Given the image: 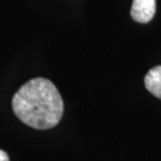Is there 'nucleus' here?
Here are the masks:
<instances>
[{
  "mask_svg": "<svg viewBox=\"0 0 161 161\" xmlns=\"http://www.w3.org/2000/svg\"><path fill=\"white\" fill-rule=\"evenodd\" d=\"M146 88L154 96L161 99V66H156L144 76Z\"/></svg>",
  "mask_w": 161,
  "mask_h": 161,
  "instance_id": "obj_3",
  "label": "nucleus"
},
{
  "mask_svg": "<svg viewBox=\"0 0 161 161\" xmlns=\"http://www.w3.org/2000/svg\"><path fill=\"white\" fill-rule=\"evenodd\" d=\"M12 106L19 119L37 130L56 127L64 113V103L59 90L53 82L44 78L25 83L15 93Z\"/></svg>",
  "mask_w": 161,
  "mask_h": 161,
  "instance_id": "obj_1",
  "label": "nucleus"
},
{
  "mask_svg": "<svg viewBox=\"0 0 161 161\" xmlns=\"http://www.w3.org/2000/svg\"><path fill=\"white\" fill-rule=\"evenodd\" d=\"M0 161H9L8 155L2 150H0Z\"/></svg>",
  "mask_w": 161,
  "mask_h": 161,
  "instance_id": "obj_4",
  "label": "nucleus"
},
{
  "mask_svg": "<svg viewBox=\"0 0 161 161\" xmlns=\"http://www.w3.org/2000/svg\"><path fill=\"white\" fill-rule=\"evenodd\" d=\"M156 13V0H133L131 17L138 23H147Z\"/></svg>",
  "mask_w": 161,
  "mask_h": 161,
  "instance_id": "obj_2",
  "label": "nucleus"
}]
</instances>
